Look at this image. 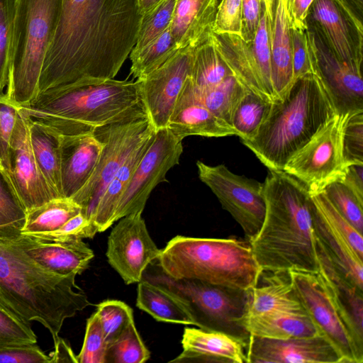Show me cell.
Segmentation results:
<instances>
[{
  "label": "cell",
  "mask_w": 363,
  "mask_h": 363,
  "mask_svg": "<svg viewBox=\"0 0 363 363\" xmlns=\"http://www.w3.org/2000/svg\"><path fill=\"white\" fill-rule=\"evenodd\" d=\"M167 127L182 140L191 135L208 138L237 135L230 124L196 99L190 77L186 80Z\"/></svg>",
  "instance_id": "obj_22"
},
{
  "label": "cell",
  "mask_w": 363,
  "mask_h": 363,
  "mask_svg": "<svg viewBox=\"0 0 363 363\" xmlns=\"http://www.w3.org/2000/svg\"><path fill=\"white\" fill-rule=\"evenodd\" d=\"M104 144L93 133L61 135L62 196L72 198L91 177Z\"/></svg>",
  "instance_id": "obj_21"
},
{
  "label": "cell",
  "mask_w": 363,
  "mask_h": 363,
  "mask_svg": "<svg viewBox=\"0 0 363 363\" xmlns=\"http://www.w3.org/2000/svg\"><path fill=\"white\" fill-rule=\"evenodd\" d=\"M155 129L145 110L96 128L92 133L104 144L98 164L86 184L72 198L89 219L125 158L138 143Z\"/></svg>",
  "instance_id": "obj_9"
},
{
  "label": "cell",
  "mask_w": 363,
  "mask_h": 363,
  "mask_svg": "<svg viewBox=\"0 0 363 363\" xmlns=\"http://www.w3.org/2000/svg\"><path fill=\"white\" fill-rule=\"evenodd\" d=\"M37 337L27 323L0 301V345L34 344Z\"/></svg>",
  "instance_id": "obj_47"
},
{
  "label": "cell",
  "mask_w": 363,
  "mask_h": 363,
  "mask_svg": "<svg viewBox=\"0 0 363 363\" xmlns=\"http://www.w3.org/2000/svg\"><path fill=\"white\" fill-rule=\"evenodd\" d=\"M77 275L44 267L0 234V301L24 322L41 323L54 340L67 318L90 305Z\"/></svg>",
  "instance_id": "obj_3"
},
{
  "label": "cell",
  "mask_w": 363,
  "mask_h": 363,
  "mask_svg": "<svg viewBox=\"0 0 363 363\" xmlns=\"http://www.w3.org/2000/svg\"><path fill=\"white\" fill-rule=\"evenodd\" d=\"M9 175L26 212L60 198L37 164L30 141L28 118L20 110L10 140Z\"/></svg>",
  "instance_id": "obj_18"
},
{
  "label": "cell",
  "mask_w": 363,
  "mask_h": 363,
  "mask_svg": "<svg viewBox=\"0 0 363 363\" xmlns=\"http://www.w3.org/2000/svg\"><path fill=\"white\" fill-rule=\"evenodd\" d=\"M218 0H177L171 33L179 48H195L213 33Z\"/></svg>",
  "instance_id": "obj_26"
},
{
  "label": "cell",
  "mask_w": 363,
  "mask_h": 363,
  "mask_svg": "<svg viewBox=\"0 0 363 363\" xmlns=\"http://www.w3.org/2000/svg\"><path fill=\"white\" fill-rule=\"evenodd\" d=\"M305 31L291 28L294 82L313 73Z\"/></svg>",
  "instance_id": "obj_53"
},
{
  "label": "cell",
  "mask_w": 363,
  "mask_h": 363,
  "mask_svg": "<svg viewBox=\"0 0 363 363\" xmlns=\"http://www.w3.org/2000/svg\"><path fill=\"white\" fill-rule=\"evenodd\" d=\"M306 23L337 57L362 68V17L347 0H313Z\"/></svg>",
  "instance_id": "obj_14"
},
{
  "label": "cell",
  "mask_w": 363,
  "mask_h": 363,
  "mask_svg": "<svg viewBox=\"0 0 363 363\" xmlns=\"http://www.w3.org/2000/svg\"><path fill=\"white\" fill-rule=\"evenodd\" d=\"M215 46L233 76L248 90L261 98L277 101L274 88L260 72L252 53L250 43L235 35L213 33Z\"/></svg>",
  "instance_id": "obj_25"
},
{
  "label": "cell",
  "mask_w": 363,
  "mask_h": 363,
  "mask_svg": "<svg viewBox=\"0 0 363 363\" xmlns=\"http://www.w3.org/2000/svg\"><path fill=\"white\" fill-rule=\"evenodd\" d=\"M347 114H337L285 164L283 170L303 182L310 194L342 182L347 171L342 138Z\"/></svg>",
  "instance_id": "obj_10"
},
{
  "label": "cell",
  "mask_w": 363,
  "mask_h": 363,
  "mask_svg": "<svg viewBox=\"0 0 363 363\" xmlns=\"http://www.w3.org/2000/svg\"><path fill=\"white\" fill-rule=\"evenodd\" d=\"M289 278L295 294L318 333L337 350L344 363H362L361 349L342 316L322 275L289 271Z\"/></svg>",
  "instance_id": "obj_11"
},
{
  "label": "cell",
  "mask_w": 363,
  "mask_h": 363,
  "mask_svg": "<svg viewBox=\"0 0 363 363\" xmlns=\"http://www.w3.org/2000/svg\"><path fill=\"white\" fill-rule=\"evenodd\" d=\"M174 278L198 279L213 284L252 290L262 270L247 240L177 235L161 249L156 259Z\"/></svg>",
  "instance_id": "obj_6"
},
{
  "label": "cell",
  "mask_w": 363,
  "mask_h": 363,
  "mask_svg": "<svg viewBox=\"0 0 363 363\" xmlns=\"http://www.w3.org/2000/svg\"><path fill=\"white\" fill-rule=\"evenodd\" d=\"M117 222L108 238V262L126 284L138 283L161 249L150 237L142 213L129 214Z\"/></svg>",
  "instance_id": "obj_16"
},
{
  "label": "cell",
  "mask_w": 363,
  "mask_h": 363,
  "mask_svg": "<svg viewBox=\"0 0 363 363\" xmlns=\"http://www.w3.org/2000/svg\"><path fill=\"white\" fill-rule=\"evenodd\" d=\"M162 0H137L138 8L141 15L152 10Z\"/></svg>",
  "instance_id": "obj_58"
},
{
  "label": "cell",
  "mask_w": 363,
  "mask_h": 363,
  "mask_svg": "<svg viewBox=\"0 0 363 363\" xmlns=\"http://www.w3.org/2000/svg\"><path fill=\"white\" fill-rule=\"evenodd\" d=\"M26 218V210L9 174L0 167V233L21 231Z\"/></svg>",
  "instance_id": "obj_39"
},
{
  "label": "cell",
  "mask_w": 363,
  "mask_h": 363,
  "mask_svg": "<svg viewBox=\"0 0 363 363\" xmlns=\"http://www.w3.org/2000/svg\"><path fill=\"white\" fill-rule=\"evenodd\" d=\"M272 102L249 91L238 104L231 125L242 141L252 140L267 117Z\"/></svg>",
  "instance_id": "obj_38"
},
{
  "label": "cell",
  "mask_w": 363,
  "mask_h": 363,
  "mask_svg": "<svg viewBox=\"0 0 363 363\" xmlns=\"http://www.w3.org/2000/svg\"><path fill=\"white\" fill-rule=\"evenodd\" d=\"M242 0H218L213 33L241 37Z\"/></svg>",
  "instance_id": "obj_51"
},
{
  "label": "cell",
  "mask_w": 363,
  "mask_h": 363,
  "mask_svg": "<svg viewBox=\"0 0 363 363\" xmlns=\"http://www.w3.org/2000/svg\"><path fill=\"white\" fill-rule=\"evenodd\" d=\"M312 220L316 241L346 277L363 289V259L357 255L343 234L315 209L313 203Z\"/></svg>",
  "instance_id": "obj_28"
},
{
  "label": "cell",
  "mask_w": 363,
  "mask_h": 363,
  "mask_svg": "<svg viewBox=\"0 0 363 363\" xmlns=\"http://www.w3.org/2000/svg\"><path fill=\"white\" fill-rule=\"evenodd\" d=\"M200 180L210 188L226 210L242 228L250 241L263 223L266 206L263 183L232 172L225 165L211 166L196 162Z\"/></svg>",
  "instance_id": "obj_12"
},
{
  "label": "cell",
  "mask_w": 363,
  "mask_h": 363,
  "mask_svg": "<svg viewBox=\"0 0 363 363\" xmlns=\"http://www.w3.org/2000/svg\"><path fill=\"white\" fill-rule=\"evenodd\" d=\"M55 350L50 354V363L71 362H77V356L74 354L71 347L61 337H58L54 340Z\"/></svg>",
  "instance_id": "obj_57"
},
{
  "label": "cell",
  "mask_w": 363,
  "mask_h": 363,
  "mask_svg": "<svg viewBox=\"0 0 363 363\" xmlns=\"http://www.w3.org/2000/svg\"><path fill=\"white\" fill-rule=\"evenodd\" d=\"M247 363H344L323 335L273 339L251 335L246 347Z\"/></svg>",
  "instance_id": "obj_19"
},
{
  "label": "cell",
  "mask_w": 363,
  "mask_h": 363,
  "mask_svg": "<svg viewBox=\"0 0 363 363\" xmlns=\"http://www.w3.org/2000/svg\"><path fill=\"white\" fill-rule=\"evenodd\" d=\"M192 89L199 103L230 125L238 104L250 91L233 75L209 88L200 89L192 84Z\"/></svg>",
  "instance_id": "obj_34"
},
{
  "label": "cell",
  "mask_w": 363,
  "mask_h": 363,
  "mask_svg": "<svg viewBox=\"0 0 363 363\" xmlns=\"http://www.w3.org/2000/svg\"><path fill=\"white\" fill-rule=\"evenodd\" d=\"M315 236V235H314ZM318 272L330 289L358 346L363 350V292L330 259L315 238Z\"/></svg>",
  "instance_id": "obj_24"
},
{
  "label": "cell",
  "mask_w": 363,
  "mask_h": 363,
  "mask_svg": "<svg viewBox=\"0 0 363 363\" xmlns=\"http://www.w3.org/2000/svg\"><path fill=\"white\" fill-rule=\"evenodd\" d=\"M305 33L312 72L321 80L338 114L362 111V68L337 57L312 28L308 26Z\"/></svg>",
  "instance_id": "obj_15"
},
{
  "label": "cell",
  "mask_w": 363,
  "mask_h": 363,
  "mask_svg": "<svg viewBox=\"0 0 363 363\" xmlns=\"http://www.w3.org/2000/svg\"><path fill=\"white\" fill-rule=\"evenodd\" d=\"M262 3L266 10L268 21L271 24L273 21L275 0H262Z\"/></svg>",
  "instance_id": "obj_59"
},
{
  "label": "cell",
  "mask_w": 363,
  "mask_h": 363,
  "mask_svg": "<svg viewBox=\"0 0 363 363\" xmlns=\"http://www.w3.org/2000/svg\"><path fill=\"white\" fill-rule=\"evenodd\" d=\"M342 147L347 166L363 164V111L349 113L343 132Z\"/></svg>",
  "instance_id": "obj_48"
},
{
  "label": "cell",
  "mask_w": 363,
  "mask_h": 363,
  "mask_svg": "<svg viewBox=\"0 0 363 363\" xmlns=\"http://www.w3.org/2000/svg\"><path fill=\"white\" fill-rule=\"evenodd\" d=\"M136 306L156 320L194 325L186 311L174 296L145 279L138 282Z\"/></svg>",
  "instance_id": "obj_32"
},
{
  "label": "cell",
  "mask_w": 363,
  "mask_h": 363,
  "mask_svg": "<svg viewBox=\"0 0 363 363\" xmlns=\"http://www.w3.org/2000/svg\"><path fill=\"white\" fill-rule=\"evenodd\" d=\"M155 130L143 138L131 150L100 199L94 215L99 233L113 224V216L122 194L130 180L140 160L150 145Z\"/></svg>",
  "instance_id": "obj_30"
},
{
  "label": "cell",
  "mask_w": 363,
  "mask_h": 363,
  "mask_svg": "<svg viewBox=\"0 0 363 363\" xmlns=\"http://www.w3.org/2000/svg\"><path fill=\"white\" fill-rule=\"evenodd\" d=\"M0 363H50V358L34 344L0 345Z\"/></svg>",
  "instance_id": "obj_52"
},
{
  "label": "cell",
  "mask_w": 363,
  "mask_h": 363,
  "mask_svg": "<svg viewBox=\"0 0 363 363\" xmlns=\"http://www.w3.org/2000/svg\"><path fill=\"white\" fill-rule=\"evenodd\" d=\"M194 49L186 47L145 77L136 79L145 112L155 130L165 128L187 78Z\"/></svg>",
  "instance_id": "obj_17"
},
{
  "label": "cell",
  "mask_w": 363,
  "mask_h": 363,
  "mask_svg": "<svg viewBox=\"0 0 363 363\" xmlns=\"http://www.w3.org/2000/svg\"><path fill=\"white\" fill-rule=\"evenodd\" d=\"M62 0H15L6 94L20 106L37 96L45 55L59 23Z\"/></svg>",
  "instance_id": "obj_8"
},
{
  "label": "cell",
  "mask_w": 363,
  "mask_h": 363,
  "mask_svg": "<svg viewBox=\"0 0 363 363\" xmlns=\"http://www.w3.org/2000/svg\"><path fill=\"white\" fill-rule=\"evenodd\" d=\"M107 343L99 318L95 312L86 320L84 343L77 363H106Z\"/></svg>",
  "instance_id": "obj_46"
},
{
  "label": "cell",
  "mask_w": 363,
  "mask_h": 363,
  "mask_svg": "<svg viewBox=\"0 0 363 363\" xmlns=\"http://www.w3.org/2000/svg\"><path fill=\"white\" fill-rule=\"evenodd\" d=\"M338 114L320 78L311 73L296 79L250 140L242 141L269 169L287 162Z\"/></svg>",
  "instance_id": "obj_4"
},
{
  "label": "cell",
  "mask_w": 363,
  "mask_h": 363,
  "mask_svg": "<svg viewBox=\"0 0 363 363\" xmlns=\"http://www.w3.org/2000/svg\"><path fill=\"white\" fill-rule=\"evenodd\" d=\"M363 164H353L347 166L342 181L350 188L357 197L363 202Z\"/></svg>",
  "instance_id": "obj_56"
},
{
  "label": "cell",
  "mask_w": 363,
  "mask_h": 363,
  "mask_svg": "<svg viewBox=\"0 0 363 363\" xmlns=\"http://www.w3.org/2000/svg\"><path fill=\"white\" fill-rule=\"evenodd\" d=\"M269 36L272 79L277 99L280 100L294 83L291 28L284 0H275Z\"/></svg>",
  "instance_id": "obj_27"
},
{
  "label": "cell",
  "mask_w": 363,
  "mask_h": 363,
  "mask_svg": "<svg viewBox=\"0 0 363 363\" xmlns=\"http://www.w3.org/2000/svg\"><path fill=\"white\" fill-rule=\"evenodd\" d=\"M141 110L145 108L138 82L114 79L52 90L20 107L26 116L60 135L91 133L98 127Z\"/></svg>",
  "instance_id": "obj_5"
},
{
  "label": "cell",
  "mask_w": 363,
  "mask_h": 363,
  "mask_svg": "<svg viewBox=\"0 0 363 363\" xmlns=\"http://www.w3.org/2000/svg\"><path fill=\"white\" fill-rule=\"evenodd\" d=\"M313 1V0H284L286 12L291 29H307V15Z\"/></svg>",
  "instance_id": "obj_55"
},
{
  "label": "cell",
  "mask_w": 363,
  "mask_h": 363,
  "mask_svg": "<svg viewBox=\"0 0 363 363\" xmlns=\"http://www.w3.org/2000/svg\"><path fill=\"white\" fill-rule=\"evenodd\" d=\"M141 18L137 0H62L37 96L113 79L136 43Z\"/></svg>",
  "instance_id": "obj_1"
},
{
  "label": "cell",
  "mask_w": 363,
  "mask_h": 363,
  "mask_svg": "<svg viewBox=\"0 0 363 363\" xmlns=\"http://www.w3.org/2000/svg\"><path fill=\"white\" fill-rule=\"evenodd\" d=\"M182 140L167 127L155 130L154 138L140 160L117 205L113 223L134 213H143L154 188L167 182L166 174L179 163L183 152Z\"/></svg>",
  "instance_id": "obj_13"
},
{
  "label": "cell",
  "mask_w": 363,
  "mask_h": 363,
  "mask_svg": "<svg viewBox=\"0 0 363 363\" xmlns=\"http://www.w3.org/2000/svg\"><path fill=\"white\" fill-rule=\"evenodd\" d=\"M108 344L113 342L134 321L133 310L118 300H106L96 305V311Z\"/></svg>",
  "instance_id": "obj_43"
},
{
  "label": "cell",
  "mask_w": 363,
  "mask_h": 363,
  "mask_svg": "<svg viewBox=\"0 0 363 363\" xmlns=\"http://www.w3.org/2000/svg\"><path fill=\"white\" fill-rule=\"evenodd\" d=\"M20 107L6 94H0V167L8 174L10 140Z\"/></svg>",
  "instance_id": "obj_50"
},
{
  "label": "cell",
  "mask_w": 363,
  "mask_h": 363,
  "mask_svg": "<svg viewBox=\"0 0 363 363\" xmlns=\"http://www.w3.org/2000/svg\"><path fill=\"white\" fill-rule=\"evenodd\" d=\"M262 0H242L241 38L247 43L252 41L262 12Z\"/></svg>",
  "instance_id": "obj_54"
},
{
  "label": "cell",
  "mask_w": 363,
  "mask_h": 363,
  "mask_svg": "<svg viewBox=\"0 0 363 363\" xmlns=\"http://www.w3.org/2000/svg\"><path fill=\"white\" fill-rule=\"evenodd\" d=\"M15 0H0V94L8 84Z\"/></svg>",
  "instance_id": "obj_45"
},
{
  "label": "cell",
  "mask_w": 363,
  "mask_h": 363,
  "mask_svg": "<svg viewBox=\"0 0 363 363\" xmlns=\"http://www.w3.org/2000/svg\"><path fill=\"white\" fill-rule=\"evenodd\" d=\"M80 212L81 206L72 199L55 198L28 211L20 232L35 235L54 231Z\"/></svg>",
  "instance_id": "obj_33"
},
{
  "label": "cell",
  "mask_w": 363,
  "mask_h": 363,
  "mask_svg": "<svg viewBox=\"0 0 363 363\" xmlns=\"http://www.w3.org/2000/svg\"><path fill=\"white\" fill-rule=\"evenodd\" d=\"M179 49L169 27L142 49L130 52V74L137 79L145 77L167 61Z\"/></svg>",
  "instance_id": "obj_37"
},
{
  "label": "cell",
  "mask_w": 363,
  "mask_h": 363,
  "mask_svg": "<svg viewBox=\"0 0 363 363\" xmlns=\"http://www.w3.org/2000/svg\"><path fill=\"white\" fill-rule=\"evenodd\" d=\"M182 345V352L169 362L247 363L246 346L223 333L185 328Z\"/></svg>",
  "instance_id": "obj_23"
},
{
  "label": "cell",
  "mask_w": 363,
  "mask_h": 363,
  "mask_svg": "<svg viewBox=\"0 0 363 363\" xmlns=\"http://www.w3.org/2000/svg\"><path fill=\"white\" fill-rule=\"evenodd\" d=\"M336 210L360 233H363V202L342 182H335L323 191Z\"/></svg>",
  "instance_id": "obj_42"
},
{
  "label": "cell",
  "mask_w": 363,
  "mask_h": 363,
  "mask_svg": "<svg viewBox=\"0 0 363 363\" xmlns=\"http://www.w3.org/2000/svg\"><path fill=\"white\" fill-rule=\"evenodd\" d=\"M150 357L133 321L107 345L106 363H143Z\"/></svg>",
  "instance_id": "obj_40"
},
{
  "label": "cell",
  "mask_w": 363,
  "mask_h": 363,
  "mask_svg": "<svg viewBox=\"0 0 363 363\" xmlns=\"http://www.w3.org/2000/svg\"><path fill=\"white\" fill-rule=\"evenodd\" d=\"M303 309L289 278L286 281L276 279L263 286H259L257 284L253 288L251 303L247 316L277 311Z\"/></svg>",
  "instance_id": "obj_36"
},
{
  "label": "cell",
  "mask_w": 363,
  "mask_h": 363,
  "mask_svg": "<svg viewBox=\"0 0 363 363\" xmlns=\"http://www.w3.org/2000/svg\"><path fill=\"white\" fill-rule=\"evenodd\" d=\"M0 234L40 264L60 274H82L94 257L93 250L82 240H47L20 231Z\"/></svg>",
  "instance_id": "obj_20"
},
{
  "label": "cell",
  "mask_w": 363,
  "mask_h": 363,
  "mask_svg": "<svg viewBox=\"0 0 363 363\" xmlns=\"http://www.w3.org/2000/svg\"><path fill=\"white\" fill-rule=\"evenodd\" d=\"M28 118L30 141L37 164L50 188L58 197H62L61 135L44 123Z\"/></svg>",
  "instance_id": "obj_31"
},
{
  "label": "cell",
  "mask_w": 363,
  "mask_h": 363,
  "mask_svg": "<svg viewBox=\"0 0 363 363\" xmlns=\"http://www.w3.org/2000/svg\"><path fill=\"white\" fill-rule=\"evenodd\" d=\"M311 197L315 209L343 234L357 255L363 259L362 234L336 210L323 191L312 194Z\"/></svg>",
  "instance_id": "obj_44"
},
{
  "label": "cell",
  "mask_w": 363,
  "mask_h": 363,
  "mask_svg": "<svg viewBox=\"0 0 363 363\" xmlns=\"http://www.w3.org/2000/svg\"><path fill=\"white\" fill-rule=\"evenodd\" d=\"M177 0H162L142 16L137 40L131 52L144 48L170 27Z\"/></svg>",
  "instance_id": "obj_41"
},
{
  "label": "cell",
  "mask_w": 363,
  "mask_h": 363,
  "mask_svg": "<svg viewBox=\"0 0 363 363\" xmlns=\"http://www.w3.org/2000/svg\"><path fill=\"white\" fill-rule=\"evenodd\" d=\"M245 325L250 335L288 339L320 334L305 310L277 311L247 316Z\"/></svg>",
  "instance_id": "obj_29"
},
{
  "label": "cell",
  "mask_w": 363,
  "mask_h": 363,
  "mask_svg": "<svg viewBox=\"0 0 363 363\" xmlns=\"http://www.w3.org/2000/svg\"><path fill=\"white\" fill-rule=\"evenodd\" d=\"M233 75L215 46L213 35L194 49L190 79L195 87H212Z\"/></svg>",
  "instance_id": "obj_35"
},
{
  "label": "cell",
  "mask_w": 363,
  "mask_h": 363,
  "mask_svg": "<svg viewBox=\"0 0 363 363\" xmlns=\"http://www.w3.org/2000/svg\"><path fill=\"white\" fill-rule=\"evenodd\" d=\"M145 279L174 296L199 328L230 335L246 347L250 334L245 325L252 290L213 284L166 274L156 259L143 272Z\"/></svg>",
  "instance_id": "obj_7"
},
{
  "label": "cell",
  "mask_w": 363,
  "mask_h": 363,
  "mask_svg": "<svg viewBox=\"0 0 363 363\" xmlns=\"http://www.w3.org/2000/svg\"><path fill=\"white\" fill-rule=\"evenodd\" d=\"M263 196L264 219L249 241L262 272H318L312 201L307 186L284 170L269 169Z\"/></svg>",
  "instance_id": "obj_2"
},
{
  "label": "cell",
  "mask_w": 363,
  "mask_h": 363,
  "mask_svg": "<svg viewBox=\"0 0 363 363\" xmlns=\"http://www.w3.org/2000/svg\"><path fill=\"white\" fill-rule=\"evenodd\" d=\"M357 13L362 17L363 2L362 0H347Z\"/></svg>",
  "instance_id": "obj_60"
},
{
  "label": "cell",
  "mask_w": 363,
  "mask_h": 363,
  "mask_svg": "<svg viewBox=\"0 0 363 363\" xmlns=\"http://www.w3.org/2000/svg\"><path fill=\"white\" fill-rule=\"evenodd\" d=\"M97 233L95 223L80 212L54 231L32 235L47 240L67 241L93 238Z\"/></svg>",
  "instance_id": "obj_49"
}]
</instances>
